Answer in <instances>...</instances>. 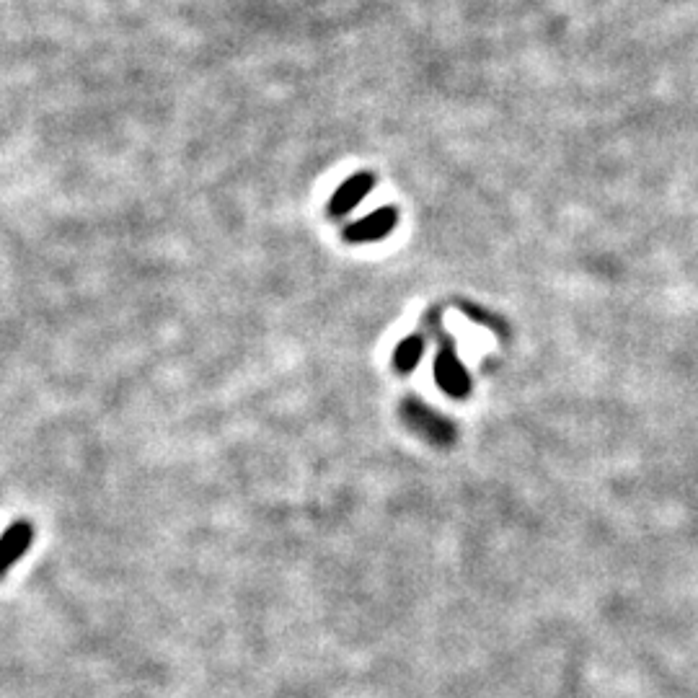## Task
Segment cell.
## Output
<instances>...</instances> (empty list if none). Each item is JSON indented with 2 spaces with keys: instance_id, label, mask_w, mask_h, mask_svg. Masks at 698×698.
<instances>
[{
  "instance_id": "6da1fadb",
  "label": "cell",
  "mask_w": 698,
  "mask_h": 698,
  "mask_svg": "<svg viewBox=\"0 0 698 698\" xmlns=\"http://www.w3.org/2000/svg\"><path fill=\"white\" fill-rule=\"evenodd\" d=\"M401 417H404V422L409 424L417 435H422L424 440H430V443L440 445V448H445V445H450L455 440L453 424L445 417H440L437 412H432L430 406L419 404L417 399H409L401 406Z\"/></svg>"
},
{
  "instance_id": "7a4b0ae2",
  "label": "cell",
  "mask_w": 698,
  "mask_h": 698,
  "mask_svg": "<svg viewBox=\"0 0 698 698\" xmlns=\"http://www.w3.org/2000/svg\"><path fill=\"white\" fill-rule=\"evenodd\" d=\"M435 381L437 386L443 388L448 396H453V399H463V396L471 393V375H468V370L463 368L458 355H455L450 339L448 344H443V349L437 352Z\"/></svg>"
},
{
  "instance_id": "3957f363",
  "label": "cell",
  "mask_w": 698,
  "mask_h": 698,
  "mask_svg": "<svg viewBox=\"0 0 698 698\" xmlns=\"http://www.w3.org/2000/svg\"><path fill=\"white\" fill-rule=\"evenodd\" d=\"M396 220H399V212L393 207H381V210L370 212L368 218L357 220L347 228V241L352 244H373V241H381L388 233L396 228Z\"/></svg>"
},
{
  "instance_id": "277c9868",
  "label": "cell",
  "mask_w": 698,
  "mask_h": 698,
  "mask_svg": "<svg viewBox=\"0 0 698 698\" xmlns=\"http://www.w3.org/2000/svg\"><path fill=\"white\" fill-rule=\"evenodd\" d=\"M375 187V176L373 174H355L352 179H347L342 184V187L334 192V197H331V215H337V218H342V215H347V212L355 210L357 205H360L365 197L370 194V189Z\"/></svg>"
},
{
  "instance_id": "5b68a950",
  "label": "cell",
  "mask_w": 698,
  "mask_h": 698,
  "mask_svg": "<svg viewBox=\"0 0 698 698\" xmlns=\"http://www.w3.org/2000/svg\"><path fill=\"white\" fill-rule=\"evenodd\" d=\"M32 536L34 530L29 523H16L3 533V538H0V577L26 554Z\"/></svg>"
},
{
  "instance_id": "8992f818",
  "label": "cell",
  "mask_w": 698,
  "mask_h": 698,
  "mask_svg": "<svg viewBox=\"0 0 698 698\" xmlns=\"http://www.w3.org/2000/svg\"><path fill=\"white\" fill-rule=\"evenodd\" d=\"M424 352V342L422 337H409L396 347V355H393V362H396V370L399 373H412L419 365Z\"/></svg>"
}]
</instances>
